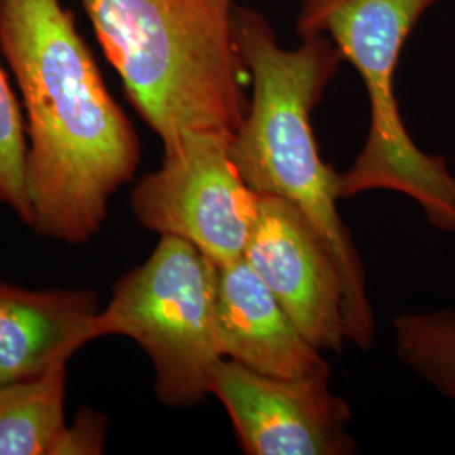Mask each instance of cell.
<instances>
[{
  "label": "cell",
  "instance_id": "cell-1",
  "mask_svg": "<svg viewBox=\"0 0 455 455\" xmlns=\"http://www.w3.org/2000/svg\"><path fill=\"white\" fill-rule=\"evenodd\" d=\"M0 51L26 108L31 228L86 243L139 167L137 132L61 0H0Z\"/></svg>",
  "mask_w": 455,
  "mask_h": 455
},
{
  "label": "cell",
  "instance_id": "cell-2",
  "mask_svg": "<svg viewBox=\"0 0 455 455\" xmlns=\"http://www.w3.org/2000/svg\"><path fill=\"white\" fill-rule=\"evenodd\" d=\"M302 39L299 48H280L260 12L236 5L235 41L251 97L229 156L250 189L291 203L319 231L341 274L349 342L368 351L374 341L373 309L363 261L338 212L341 174L321 159L312 129L314 108L342 52L325 34Z\"/></svg>",
  "mask_w": 455,
  "mask_h": 455
},
{
  "label": "cell",
  "instance_id": "cell-3",
  "mask_svg": "<svg viewBox=\"0 0 455 455\" xmlns=\"http://www.w3.org/2000/svg\"><path fill=\"white\" fill-rule=\"evenodd\" d=\"M98 43L164 150L193 133L233 139L250 78L235 0H82Z\"/></svg>",
  "mask_w": 455,
  "mask_h": 455
},
{
  "label": "cell",
  "instance_id": "cell-4",
  "mask_svg": "<svg viewBox=\"0 0 455 455\" xmlns=\"http://www.w3.org/2000/svg\"><path fill=\"white\" fill-rule=\"evenodd\" d=\"M435 0H304L300 37L329 36L366 86L371 125L341 174V199L387 189L411 197L432 225L455 233V176L439 156L413 144L395 97V69L408 34Z\"/></svg>",
  "mask_w": 455,
  "mask_h": 455
},
{
  "label": "cell",
  "instance_id": "cell-5",
  "mask_svg": "<svg viewBox=\"0 0 455 455\" xmlns=\"http://www.w3.org/2000/svg\"><path fill=\"white\" fill-rule=\"evenodd\" d=\"M218 265L178 236L161 242L114 287L98 312L93 339L125 336L152 361L156 395L171 408H193L212 395L218 336Z\"/></svg>",
  "mask_w": 455,
  "mask_h": 455
},
{
  "label": "cell",
  "instance_id": "cell-6",
  "mask_svg": "<svg viewBox=\"0 0 455 455\" xmlns=\"http://www.w3.org/2000/svg\"><path fill=\"white\" fill-rule=\"evenodd\" d=\"M218 133H193L169 150L163 165L132 189L137 221L161 236H178L223 267L240 260L260 212Z\"/></svg>",
  "mask_w": 455,
  "mask_h": 455
},
{
  "label": "cell",
  "instance_id": "cell-7",
  "mask_svg": "<svg viewBox=\"0 0 455 455\" xmlns=\"http://www.w3.org/2000/svg\"><path fill=\"white\" fill-rule=\"evenodd\" d=\"M212 395L228 411L248 455H351V408L329 388V376L278 378L220 359Z\"/></svg>",
  "mask_w": 455,
  "mask_h": 455
},
{
  "label": "cell",
  "instance_id": "cell-8",
  "mask_svg": "<svg viewBox=\"0 0 455 455\" xmlns=\"http://www.w3.org/2000/svg\"><path fill=\"white\" fill-rule=\"evenodd\" d=\"M244 260L315 349L341 353L349 341L341 274L302 212L280 197L260 196Z\"/></svg>",
  "mask_w": 455,
  "mask_h": 455
},
{
  "label": "cell",
  "instance_id": "cell-9",
  "mask_svg": "<svg viewBox=\"0 0 455 455\" xmlns=\"http://www.w3.org/2000/svg\"><path fill=\"white\" fill-rule=\"evenodd\" d=\"M216 312L223 358L278 378L329 376L321 351L302 336L244 257L218 267Z\"/></svg>",
  "mask_w": 455,
  "mask_h": 455
},
{
  "label": "cell",
  "instance_id": "cell-10",
  "mask_svg": "<svg viewBox=\"0 0 455 455\" xmlns=\"http://www.w3.org/2000/svg\"><path fill=\"white\" fill-rule=\"evenodd\" d=\"M90 289H24L0 278V385L28 379L93 339Z\"/></svg>",
  "mask_w": 455,
  "mask_h": 455
},
{
  "label": "cell",
  "instance_id": "cell-11",
  "mask_svg": "<svg viewBox=\"0 0 455 455\" xmlns=\"http://www.w3.org/2000/svg\"><path fill=\"white\" fill-rule=\"evenodd\" d=\"M69 358L28 379L0 385V455H56L65 435Z\"/></svg>",
  "mask_w": 455,
  "mask_h": 455
},
{
  "label": "cell",
  "instance_id": "cell-12",
  "mask_svg": "<svg viewBox=\"0 0 455 455\" xmlns=\"http://www.w3.org/2000/svg\"><path fill=\"white\" fill-rule=\"evenodd\" d=\"M396 355L425 383L455 402V312H403L393 319Z\"/></svg>",
  "mask_w": 455,
  "mask_h": 455
},
{
  "label": "cell",
  "instance_id": "cell-13",
  "mask_svg": "<svg viewBox=\"0 0 455 455\" xmlns=\"http://www.w3.org/2000/svg\"><path fill=\"white\" fill-rule=\"evenodd\" d=\"M0 206L31 227L33 206L28 191V132L20 105L0 65Z\"/></svg>",
  "mask_w": 455,
  "mask_h": 455
},
{
  "label": "cell",
  "instance_id": "cell-14",
  "mask_svg": "<svg viewBox=\"0 0 455 455\" xmlns=\"http://www.w3.org/2000/svg\"><path fill=\"white\" fill-rule=\"evenodd\" d=\"M108 422L93 408H82L75 422L68 423L56 455H98L105 451Z\"/></svg>",
  "mask_w": 455,
  "mask_h": 455
}]
</instances>
